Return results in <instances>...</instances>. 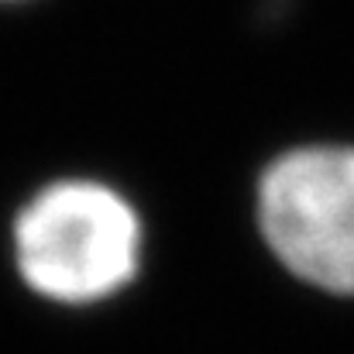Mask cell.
<instances>
[{"label": "cell", "mask_w": 354, "mask_h": 354, "mask_svg": "<svg viewBox=\"0 0 354 354\" xmlns=\"http://www.w3.org/2000/svg\"><path fill=\"white\" fill-rule=\"evenodd\" d=\"M10 244L14 268L35 296L59 306H93L134 282L145 227L114 186L55 179L21 207Z\"/></svg>", "instance_id": "1"}, {"label": "cell", "mask_w": 354, "mask_h": 354, "mask_svg": "<svg viewBox=\"0 0 354 354\" xmlns=\"http://www.w3.org/2000/svg\"><path fill=\"white\" fill-rule=\"evenodd\" d=\"M258 231L299 282L354 296V145H303L258 179Z\"/></svg>", "instance_id": "2"}, {"label": "cell", "mask_w": 354, "mask_h": 354, "mask_svg": "<svg viewBox=\"0 0 354 354\" xmlns=\"http://www.w3.org/2000/svg\"><path fill=\"white\" fill-rule=\"evenodd\" d=\"M0 3H21V0H0Z\"/></svg>", "instance_id": "3"}]
</instances>
